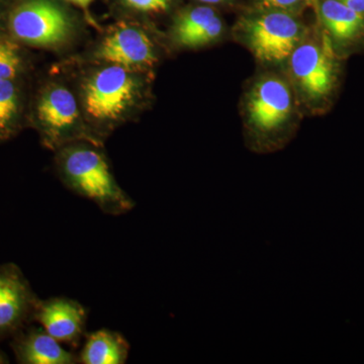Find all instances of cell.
<instances>
[{
  "label": "cell",
  "instance_id": "6da1fadb",
  "mask_svg": "<svg viewBox=\"0 0 364 364\" xmlns=\"http://www.w3.org/2000/svg\"><path fill=\"white\" fill-rule=\"evenodd\" d=\"M58 167L67 186L97 205L105 215L128 214L135 203L119 188L102 153L87 145L64 147Z\"/></svg>",
  "mask_w": 364,
  "mask_h": 364
},
{
  "label": "cell",
  "instance_id": "7a4b0ae2",
  "mask_svg": "<svg viewBox=\"0 0 364 364\" xmlns=\"http://www.w3.org/2000/svg\"><path fill=\"white\" fill-rule=\"evenodd\" d=\"M249 47L258 59L270 63L286 61L303 39V26L284 11H272L244 23Z\"/></svg>",
  "mask_w": 364,
  "mask_h": 364
},
{
  "label": "cell",
  "instance_id": "3957f363",
  "mask_svg": "<svg viewBox=\"0 0 364 364\" xmlns=\"http://www.w3.org/2000/svg\"><path fill=\"white\" fill-rule=\"evenodd\" d=\"M331 42L328 36L301 42L289 57L296 85L313 102L330 97L337 83L338 73Z\"/></svg>",
  "mask_w": 364,
  "mask_h": 364
},
{
  "label": "cell",
  "instance_id": "277c9868",
  "mask_svg": "<svg viewBox=\"0 0 364 364\" xmlns=\"http://www.w3.org/2000/svg\"><path fill=\"white\" fill-rule=\"evenodd\" d=\"M138 91L129 69L112 65L93 75L85 86V105L92 119L117 121L133 105Z\"/></svg>",
  "mask_w": 364,
  "mask_h": 364
},
{
  "label": "cell",
  "instance_id": "5b68a950",
  "mask_svg": "<svg viewBox=\"0 0 364 364\" xmlns=\"http://www.w3.org/2000/svg\"><path fill=\"white\" fill-rule=\"evenodd\" d=\"M9 26L14 37L37 46L61 44L71 28L67 14L50 0H21L11 11Z\"/></svg>",
  "mask_w": 364,
  "mask_h": 364
},
{
  "label": "cell",
  "instance_id": "8992f818",
  "mask_svg": "<svg viewBox=\"0 0 364 364\" xmlns=\"http://www.w3.org/2000/svg\"><path fill=\"white\" fill-rule=\"evenodd\" d=\"M39 299L16 263L0 264V344L33 323Z\"/></svg>",
  "mask_w": 364,
  "mask_h": 364
},
{
  "label": "cell",
  "instance_id": "52a82bcc",
  "mask_svg": "<svg viewBox=\"0 0 364 364\" xmlns=\"http://www.w3.org/2000/svg\"><path fill=\"white\" fill-rule=\"evenodd\" d=\"M293 109V95L286 81L265 77L254 85L247 104L248 121L258 136H272L284 128Z\"/></svg>",
  "mask_w": 364,
  "mask_h": 364
},
{
  "label": "cell",
  "instance_id": "ba28073f",
  "mask_svg": "<svg viewBox=\"0 0 364 364\" xmlns=\"http://www.w3.org/2000/svg\"><path fill=\"white\" fill-rule=\"evenodd\" d=\"M88 314L79 301L66 296L39 299L33 323L70 349H77L86 334Z\"/></svg>",
  "mask_w": 364,
  "mask_h": 364
},
{
  "label": "cell",
  "instance_id": "9c48e42d",
  "mask_svg": "<svg viewBox=\"0 0 364 364\" xmlns=\"http://www.w3.org/2000/svg\"><path fill=\"white\" fill-rule=\"evenodd\" d=\"M9 346L16 363L20 364H76L78 353L65 348V345L32 323L9 339Z\"/></svg>",
  "mask_w": 364,
  "mask_h": 364
},
{
  "label": "cell",
  "instance_id": "30bf717a",
  "mask_svg": "<svg viewBox=\"0 0 364 364\" xmlns=\"http://www.w3.org/2000/svg\"><path fill=\"white\" fill-rule=\"evenodd\" d=\"M38 119L49 145L59 146L70 138L78 121L75 97L64 87H53L41 97Z\"/></svg>",
  "mask_w": 364,
  "mask_h": 364
},
{
  "label": "cell",
  "instance_id": "8fae6325",
  "mask_svg": "<svg viewBox=\"0 0 364 364\" xmlns=\"http://www.w3.org/2000/svg\"><path fill=\"white\" fill-rule=\"evenodd\" d=\"M98 56L112 65L124 68L153 65L156 57L152 43L145 33L132 26H123L102 43Z\"/></svg>",
  "mask_w": 364,
  "mask_h": 364
},
{
  "label": "cell",
  "instance_id": "7c38bea8",
  "mask_svg": "<svg viewBox=\"0 0 364 364\" xmlns=\"http://www.w3.org/2000/svg\"><path fill=\"white\" fill-rule=\"evenodd\" d=\"M130 348L128 340L119 332L100 329L87 333L78 353L79 363L124 364Z\"/></svg>",
  "mask_w": 364,
  "mask_h": 364
},
{
  "label": "cell",
  "instance_id": "4fadbf2b",
  "mask_svg": "<svg viewBox=\"0 0 364 364\" xmlns=\"http://www.w3.org/2000/svg\"><path fill=\"white\" fill-rule=\"evenodd\" d=\"M320 16L330 39L341 46L358 42L364 37V16L352 11L340 0H324Z\"/></svg>",
  "mask_w": 364,
  "mask_h": 364
},
{
  "label": "cell",
  "instance_id": "5bb4252c",
  "mask_svg": "<svg viewBox=\"0 0 364 364\" xmlns=\"http://www.w3.org/2000/svg\"><path fill=\"white\" fill-rule=\"evenodd\" d=\"M215 16L214 9L208 6H198L189 9L179 16L174 35L179 44L189 47L191 41Z\"/></svg>",
  "mask_w": 364,
  "mask_h": 364
},
{
  "label": "cell",
  "instance_id": "9a60e30c",
  "mask_svg": "<svg viewBox=\"0 0 364 364\" xmlns=\"http://www.w3.org/2000/svg\"><path fill=\"white\" fill-rule=\"evenodd\" d=\"M18 111V90L13 80H0V140L13 133Z\"/></svg>",
  "mask_w": 364,
  "mask_h": 364
},
{
  "label": "cell",
  "instance_id": "2e32d148",
  "mask_svg": "<svg viewBox=\"0 0 364 364\" xmlns=\"http://www.w3.org/2000/svg\"><path fill=\"white\" fill-rule=\"evenodd\" d=\"M21 66L18 47L13 43L0 38V80H13Z\"/></svg>",
  "mask_w": 364,
  "mask_h": 364
},
{
  "label": "cell",
  "instance_id": "e0dca14e",
  "mask_svg": "<svg viewBox=\"0 0 364 364\" xmlns=\"http://www.w3.org/2000/svg\"><path fill=\"white\" fill-rule=\"evenodd\" d=\"M223 30H224V25L221 18L215 14L210 23L193 38L189 47H198L217 40L222 35Z\"/></svg>",
  "mask_w": 364,
  "mask_h": 364
},
{
  "label": "cell",
  "instance_id": "ac0fdd59",
  "mask_svg": "<svg viewBox=\"0 0 364 364\" xmlns=\"http://www.w3.org/2000/svg\"><path fill=\"white\" fill-rule=\"evenodd\" d=\"M127 6L144 11V13H159L168 9L170 0H124Z\"/></svg>",
  "mask_w": 364,
  "mask_h": 364
},
{
  "label": "cell",
  "instance_id": "d6986e66",
  "mask_svg": "<svg viewBox=\"0 0 364 364\" xmlns=\"http://www.w3.org/2000/svg\"><path fill=\"white\" fill-rule=\"evenodd\" d=\"M265 6L273 7V9H287L296 6L301 0H261Z\"/></svg>",
  "mask_w": 364,
  "mask_h": 364
},
{
  "label": "cell",
  "instance_id": "ffe728a7",
  "mask_svg": "<svg viewBox=\"0 0 364 364\" xmlns=\"http://www.w3.org/2000/svg\"><path fill=\"white\" fill-rule=\"evenodd\" d=\"M345 6H348L352 11L363 14L364 16V0H340Z\"/></svg>",
  "mask_w": 364,
  "mask_h": 364
},
{
  "label": "cell",
  "instance_id": "44dd1931",
  "mask_svg": "<svg viewBox=\"0 0 364 364\" xmlns=\"http://www.w3.org/2000/svg\"><path fill=\"white\" fill-rule=\"evenodd\" d=\"M68 1L72 2V4H76V6L83 7V9H86L93 0H68Z\"/></svg>",
  "mask_w": 364,
  "mask_h": 364
},
{
  "label": "cell",
  "instance_id": "7402d4cb",
  "mask_svg": "<svg viewBox=\"0 0 364 364\" xmlns=\"http://www.w3.org/2000/svg\"><path fill=\"white\" fill-rule=\"evenodd\" d=\"M9 363H11V361H9V355H7L6 352L2 350L1 347H0V364H7Z\"/></svg>",
  "mask_w": 364,
  "mask_h": 364
},
{
  "label": "cell",
  "instance_id": "603a6c76",
  "mask_svg": "<svg viewBox=\"0 0 364 364\" xmlns=\"http://www.w3.org/2000/svg\"><path fill=\"white\" fill-rule=\"evenodd\" d=\"M200 1L205 2V4H219L227 1V0H200Z\"/></svg>",
  "mask_w": 364,
  "mask_h": 364
}]
</instances>
